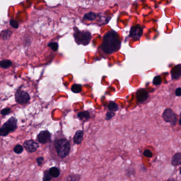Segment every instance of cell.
Masks as SVG:
<instances>
[{"instance_id": "cell-1", "label": "cell", "mask_w": 181, "mask_h": 181, "mask_svg": "<svg viewBox=\"0 0 181 181\" xmlns=\"http://www.w3.org/2000/svg\"><path fill=\"white\" fill-rule=\"evenodd\" d=\"M121 46L119 35L116 31L111 30L104 36L103 43L101 45V50L106 54H111L117 52Z\"/></svg>"}, {"instance_id": "cell-2", "label": "cell", "mask_w": 181, "mask_h": 181, "mask_svg": "<svg viewBox=\"0 0 181 181\" xmlns=\"http://www.w3.org/2000/svg\"><path fill=\"white\" fill-rule=\"evenodd\" d=\"M74 30L73 36L76 43L84 46L89 44L91 39V35L89 31H81L76 27L74 28Z\"/></svg>"}, {"instance_id": "cell-3", "label": "cell", "mask_w": 181, "mask_h": 181, "mask_svg": "<svg viewBox=\"0 0 181 181\" xmlns=\"http://www.w3.org/2000/svg\"><path fill=\"white\" fill-rule=\"evenodd\" d=\"M55 147L57 155L61 158L66 157L70 153V143L66 139H61L57 140L55 144Z\"/></svg>"}, {"instance_id": "cell-4", "label": "cell", "mask_w": 181, "mask_h": 181, "mask_svg": "<svg viewBox=\"0 0 181 181\" xmlns=\"http://www.w3.org/2000/svg\"><path fill=\"white\" fill-rule=\"evenodd\" d=\"M17 122L18 119L14 117H11L8 119L0 128V136L5 137L17 129Z\"/></svg>"}, {"instance_id": "cell-5", "label": "cell", "mask_w": 181, "mask_h": 181, "mask_svg": "<svg viewBox=\"0 0 181 181\" xmlns=\"http://www.w3.org/2000/svg\"><path fill=\"white\" fill-rule=\"evenodd\" d=\"M163 117L165 122L175 125L177 121V118L173 111L170 109H166L163 114Z\"/></svg>"}, {"instance_id": "cell-6", "label": "cell", "mask_w": 181, "mask_h": 181, "mask_svg": "<svg viewBox=\"0 0 181 181\" xmlns=\"http://www.w3.org/2000/svg\"><path fill=\"white\" fill-rule=\"evenodd\" d=\"M15 98L17 103L20 104H27L30 99L28 93L22 90H19L17 91Z\"/></svg>"}, {"instance_id": "cell-7", "label": "cell", "mask_w": 181, "mask_h": 181, "mask_svg": "<svg viewBox=\"0 0 181 181\" xmlns=\"http://www.w3.org/2000/svg\"><path fill=\"white\" fill-rule=\"evenodd\" d=\"M143 34V29L140 25L133 26L130 31V37L135 40H139Z\"/></svg>"}, {"instance_id": "cell-8", "label": "cell", "mask_w": 181, "mask_h": 181, "mask_svg": "<svg viewBox=\"0 0 181 181\" xmlns=\"http://www.w3.org/2000/svg\"><path fill=\"white\" fill-rule=\"evenodd\" d=\"M51 135L50 132L47 130L41 131L37 137V139L38 141L41 144H45L51 141Z\"/></svg>"}, {"instance_id": "cell-9", "label": "cell", "mask_w": 181, "mask_h": 181, "mask_svg": "<svg viewBox=\"0 0 181 181\" xmlns=\"http://www.w3.org/2000/svg\"><path fill=\"white\" fill-rule=\"evenodd\" d=\"M23 147L28 153H34L35 152L39 146L38 143L35 142L33 140H27L23 143Z\"/></svg>"}, {"instance_id": "cell-10", "label": "cell", "mask_w": 181, "mask_h": 181, "mask_svg": "<svg viewBox=\"0 0 181 181\" xmlns=\"http://www.w3.org/2000/svg\"><path fill=\"white\" fill-rule=\"evenodd\" d=\"M148 97V93L145 89H139L137 92V101L142 103L146 101Z\"/></svg>"}, {"instance_id": "cell-11", "label": "cell", "mask_w": 181, "mask_h": 181, "mask_svg": "<svg viewBox=\"0 0 181 181\" xmlns=\"http://www.w3.org/2000/svg\"><path fill=\"white\" fill-rule=\"evenodd\" d=\"M171 75L174 79H176L180 77L181 75V64L177 65L172 69L171 71Z\"/></svg>"}, {"instance_id": "cell-12", "label": "cell", "mask_w": 181, "mask_h": 181, "mask_svg": "<svg viewBox=\"0 0 181 181\" xmlns=\"http://www.w3.org/2000/svg\"><path fill=\"white\" fill-rule=\"evenodd\" d=\"M83 136V132L81 130H78L75 132L73 138V141L77 145H79L82 142Z\"/></svg>"}, {"instance_id": "cell-13", "label": "cell", "mask_w": 181, "mask_h": 181, "mask_svg": "<svg viewBox=\"0 0 181 181\" xmlns=\"http://www.w3.org/2000/svg\"><path fill=\"white\" fill-rule=\"evenodd\" d=\"M181 153H176L175 154L172 160V165L174 166H177L181 164Z\"/></svg>"}, {"instance_id": "cell-14", "label": "cell", "mask_w": 181, "mask_h": 181, "mask_svg": "<svg viewBox=\"0 0 181 181\" xmlns=\"http://www.w3.org/2000/svg\"><path fill=\"white\" fill-rule=\"evenodd\" d=\"M49 172L52 177L57 178L60 176V170L56 167H53L52 168H50L49 170Z\"/></svg>"}, {"instance_id": "cell-15", "label": "cell", "mask_w": 181, "mask_h": 181, "mask_svg": "<svg viewBox=\"0 0 181 181\" xmlns=\"http://www.w3.org/2000/svg\"><path fill=\"white\" fill-rule=\"evenodd\" d=\"M12 64V63L9 60H3L0 61V67L3 69H8Z\"/></svg>"}, {"instance_id": "cell-16", "label": "cell", "mask_w": 181, "mask_h": 181, "mask_svg": "<svg viewBox=\"0 0 181 181\" xmlns=\"http://www.w3.org/2000/svg\"><path fill=\"white\" fill-rule=\"evenodd\" d=\"M78 118L80 119H88L90 117V114L88 111H83L78 113L77 115Z\"/></svg>"}, {"instance_id": "cell-17", "label": "cell", "mask_w": 181, "mask_h": 181, "mask_svg": "<svg viewBox=\"0 0 181 181\" xmlns=\"http://www.w3.org/2000/svg\"><path fill=\"white\" fill-rule=\"evenodd\" d=\"M71 90L74 93H80L82 91V86L79 84H75L71 87Z\"/></svg>"}, {"instance_id": "cell-18", "label": "cell", "mask_w": 181, "mask_h": 181, "mask_svg": "<svg viewBox=\"0 0 181 181\" xmlns=\"http://www.w3.org/2000/svg\"><path fill=\"white\" fill-rule=\"evenodd\" d=\"M108 108L111 111H116L118 110L119 107L115 102L110 101L108 105Z\"/></svg>"}, {"instance_id": "cell-19", "label": "cell", "mask_w": 181, "mask_h": 181, "mask_svg": "<svg viewBox=\"0 0 181 181\" xmlns=\"http://www.w3.org/2000/svg\"><path fill=\"white\" fill-rule=\"evenodd\" d=\"M12 32L10 31V30H5L2 31V37L3 39L4 40H8L9 39L12 35Z\"/></svg>"}, {"instance_id": "cell-20", "label": "cell", "mask_w": 181, "mask_h": 181, "mask_svg": "<svg viewBox=\"0 0 181 181\" xmlns=\"http://www.w3.org/2000/svg\"><path fill=\"white\" fill-rule=\"evenodd\" d=\"M96 17H97V15L95 13L89 12V13H86L85 14V16L83 17V19H87L88 20L92 21L96 18Z\"/></svg>"}, {"instance_id": "cell-21", "label": "cell", "mask_w": 181, "mask_h": 181, "mask_svg": "<svg viewBox=\"0 0 181 181\" xmlns=\"http://www.w3.org/2000/svg\"><path fill=\"white\" fill-rule=\"evenodd\" d=\"M48 46L54 52H56L59 49V45L56 42L49 43V44H48Z\"/></svg>"}, {"instance_id": "cell-22", "label": "cell", "mask_w": 181, "mask_h": 181, "mask_svg": "<svg viewBox=\"0 0 181 181\" xmlns=\"http://www.w3.org/2000/svg\"><path fill=\"white\" fill-rule=\"evenodd\" d=\"M13 151L14 153L17 154H20L21 153H22L23 151V147L20 145H17L16 146L14 149Z\"/></svg>"}, {"instance_id": "cell-23", "label": "cell", "mask_w": 181, "mask_h": 181, "mask_svg": "<svg viewBox=\"0 0 181 181\" xmlns=\"http://www.w3.org/2000/svg\"><path fill=\"white\" fill-rule=\"evenodd\" d=\"M52 177L50 175L49 171H45L44 173V177L43 180L44 181H49L52 180Z\"/></svg>"}, {"instance_id": "cell-24", "label": "cell", "mask_w": 181, "mask_h": 181, "mask_svg": "<svg viewBox=\"0 0 181 181\" xmlns=\"http://www.w3.org/2000/svg\"><path fill=\"white\" fill-rule=\"evenodd\" d=\"M162 83V79L161 78L160 76L157 75L155 77L154 79H153V83L156 85H161V83Z\"/></svg>"}, {"instance_id": "cell-25", "label": "cell", "mask_w": 181, "mask_h": 181, "mask_svg": "<svg viewBox=\"0 0 181 181\" xmlns=\"http://www.w3.org/2000/svg\"><path fill=\"white\" fill-rule=\"evenodd\" d=\"M10 25L13 28L17 29L19 27L18 22L13 19H11L10 21Z\"/></svg>"}, {"instance_id": "cell-26", "label": "cell", "mask_w": 181, "mask_h": 181, "mask_svg": "<svg viewBox=\"0 0 181 181\" xmlns=\"http://www.w3.org/2000/svg\"><path fill=\"white\" fill-rule=\"evenodd\" d=\"M10 113L11 109L10 108H5V109H3L2 110H1V114L3 116L7 115L8 114H10Z\"/></svg>"}, {"instance_id": "cell-27", "label": "cell", "mask_w": 181, "mask_h": 181, "mask_svg": "<svg viewBox=\"0 0 181 181\" xmlns=\"http://www.w3.org/2000/svg\"><path fill=\"white\" fill-rule=\"evenodd\" d=\"M143 155L147 158H151L153 156V153L150 150L147 149V150H145V151L143 153Z\"/></svg>"}, {"instance_id": "cell-28", "label": "cell", "mask_w": 181, "mask_h": 181, "mask_svg": "<svg viewBox=\"0 0 181 181\" xmlns=\"http://www.w3.org/2000/svg\"><path fill=\"white\" fill-rule=\"evenodd\" d=\"M115 116V113L113 111H111V112H108L106 115V119L107 120H109L111 119L112 117Z\"/></svg>"}, {"instance_id": "cell-29", "label": "cell", "mask_w": 181, "mask_h": 181, "mask_svg": "<svg viewBox=\"0 0 181 181\" xmlns=\"http://www.w3.org/2000/svg\"><path fill=\"white\" fill-rule=\"evenodd\" d=\"M44 161V158L43 157H39L38 158H37V163L38 164V166H41Z\"/></svg>"}, {"instance_id": "cell-30", "label": "cell", "mask_w": 181, "mask_h": 181, "mask_svg": "<svg viewBox=\"0 0 181 181\" xmlns=\"http://www.w3.org/2000/svg\"><path fill=\"white\" fill-rule=\"evenodd\" d=\"M181 88H178L176 89V91H175V95L177 96H181Z\"/></svg>"}]
</instances>
